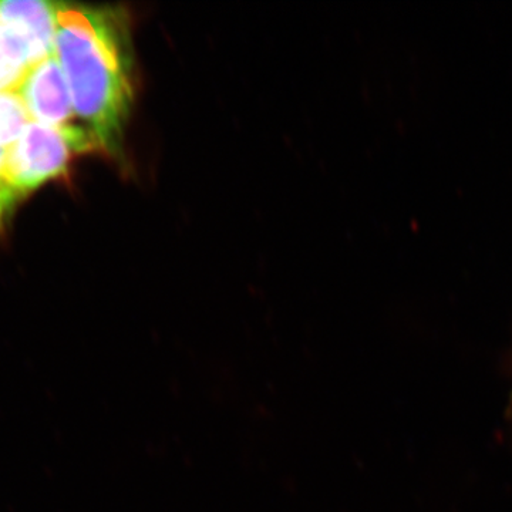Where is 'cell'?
Listing matches in <instances>:
<instances>
[{"instance_id": "6da1fadb", "label": "cell", "mask_w": 512, "mask_h": 512, "mask_svg": "<svg viewBox=\"0 0 512 512\" xmlns=\"http://www.w3.org/2000/svg\"><path fill=\"white\" fill-rule=\"evenodd\" d=\"M55 55L69 83L76 117L100 151L123 161L137 82L127 9L57 2Z\"/></svg>"}, {"instance_id": "3957f363", "label": "cell", "mask_w": 512, "mask_h": 512, "mask_svg": "<svg viewBox=\"0 0 512 512\" xmlns=\"http://www.w3.org/2000/svg\"><path fill=\"white\" fill-rule=\"evenodd\" d=\"M56 2L0 0V90L55 52Z\"/></svg>"}, {"instance_id": "5b68a950", "label": "cell", "mask_w": 512, "mask_h": 512, "mask_svg": "<svg viewBox=\"0 0 512 512\" xmlns=\"http://www.w3.org/2000/svg\"><path fill=\"white\" fill-rule=\"evenodd\" d=\"M30 114L15 89L0 90V148L8 151L29 126Z\"/></svg>"}, {"instance_id": "7a4b0ae2", "label": "cell", "mask_w": 512, "mask_h": 512, "mask_svg": "<svg viewBox=\"0 0 512 512\" xmlns=\"http://www.w3.org/2000/svg\"><path fill=\"white\" fill-rule=\"evenodd\" d=\"M99 150L82 126L60 130L30 121L19 140L6 151V178L16 200L22 201L49 181L69 173L76 154Z\"/></svg>"}, {"instance_id": "8992f818", "label": "cell", "mask_w": 512, "mask_h": 512, "mask_svg": "<svg viewBox=\"0 0 512 512\" xmlns=\"http://www.w3.org/2000/svg\"><path fill=\"white\" fill-rule=\"evenodd\" d=\"M18 204L6 178V151L0 148V231Z\"/></svg>"}, {"instance_id": "277c9868", "label": "cell", "mask_w": 512, "mask_h": 512, "mask_svg": "<svg viewBox=\"0 0 512 512\" xmlns=\"http://www.w3.org/2000/svg\"><path fill=\"white\" fill-rule=\"evenodd\" d=\"M15 90L36 123L60 130L77 127L69 83L55 52L30 67Z\"/></svg>"}]
</instances>
